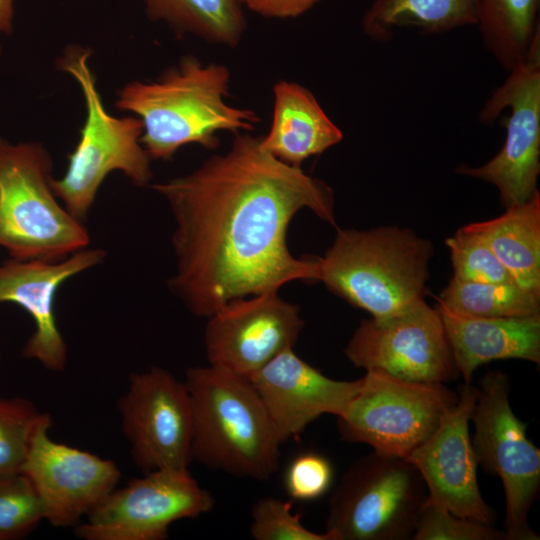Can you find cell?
<instances>
[{"label": "cell", "mask_w": 540, "mask_h": 540, "mask_svg": "<svg viewBox=\"0 0 540 540\" xmlns=\"http://www.w3.org/2000/svg\"><path fill=\"white\" fill-rule=\"evenodd\" d=\"M44 520L40 498L23 473L0 476V540L28 535Z\"/></svg>", "instance_id": "27"}, {"label": "cell", "mask_w": 540, "mask_h": 540, "mask_svg": "<svg viewBox=\"0 0 540 540\" xmlns=\"http://www.w3.org/2000/svg\"><path fill=\"white\" fill-rule=\"evenodd\" d=\"M268 411L282 443L324 414L340 416L361 379H331L288 348L248 378Z\"/></svg>", "instance_id": "18"}, {"label": "cell", "mask_w": 540, "mask_h": 540, "mask_svg": "<svg viewBox=\"0 0 540 540\" xmlns=\"http://www.w3.org/2000/svg\"><path fill=\"white\" fill-rule=\"evenodd\" d=\"M250 534L255 540H333L327 533H316L292 512L290 502L267 496L258 499L251 510Z\"/></svg>", "instance_id": "29"}, {"label": "cell", "mask_w": 540, "mask_h": 540, "mask_svg": "<svg viewBox=\"0 0 540 540\" xmlns=\"http://www.w3.org/2000/svg\"><path fill=\"white\" fill-rule=\"evenodd\" d=\"M52 169L41 143L0 139V247L13 259L59 261L90 244L84 222L54 194Z\"/></svg>", "instance_id": "5"}, {"label": "cell", "mask_w": 540, "mask_h": 540, "mask_svg": "<svg viewBox=\"0 0 540 540\" xmlns=\"http://www.w3.org/2000/svg\"><path fill=\"white\" fill-rule=\"evenodd\" d=\"M14 0H0V34H10L13 22Z\"/></svg>", "instance_id": "33"}, {"label": "cell", "mask_w": 540, "mask_h": 540, "mask_svg": "<svg viewBox=\"0 0 540 540\" xmlns=\"http://www.w3.org/2000/svg\"><path fill=\"white\" fill-rule=\"evenodd\" d=\"M478 0H374L361 26L371 40L387 42L400 29L441 34L476 25Z\"/></svg>", "instance_id": "22"}, {"label": "cell", "mask_w": 540, "mask_h": 540, "mask_svg": "<svg viewBox=\"0 0 540 540\" xmlns=\"http://www.w3.org/2000/svg\"><path fill=\"white\" fill-rule=\"evenodd\" d=\"M344 354L355 367L408 381L446 383L459 376L442 318L424 299L396 314L363 320Z\"/></svg>", "instance_id": "12"}, {"label": "cell", "mask_w": 540, "mask_h": 540, "mask_svg": "<svg viewBox=\"0 0 540 540\" xmlns=\"http://www.w3.org/2000/svg\"><path fill=\"white\" fill-rule=\"evenodd\" d=\"M304 322L278 291L240 298L208 317L204 343L210 365L249 378L293 348Z\"/></svg>", "instance_id": "15"}, {"label": "cell", "mask_w": 540, "mask_h": 540, "mask_svg": "<svg viewBox=\"0 0 540 540\" xmlns=\"http://www.w3.org/2000/svg\"><path fill=\"white\" fill-rule=\"evenodd\" d=\"M90 50L69 46L58 67L79 84L86 105V119L75 149L68 154L67 169L51 178V188L63 206L84 222L105 178L122 172L134 185L148 186L152 180L151 159L140 142V118H117L107 112L88 65Z\"/></svg>", "instance_id": "6"}, {"label": "cell", "mask_w": 540, "mask_h": 540, "mask_svg": "<svg viewBox=\"0 0 540 540\" xmlns=\"http://www.w3.org/2000/svg\"><path fill=\"white\" fill-rule=\"evenodd\" d=\"M476 388L471 442L478 465L502 482L505 540H538L528 515L540 490V449L510 405V382L504 372L486 373Z\"/></svg>", "instance_id": "9"}, {"label": "cell", "mask_w": 540, "mask_h": 540, "mask_svg": "<svg viewBox=\"0 0 540 540\" xmlns=\"http://www.w3.org/2000/svg\"><path fill=\"white\" fill-rule=\"evenodd\" d=\"M241 6L268 18L298 17L322 0H237Z\"/></svg>", "instance_id": "32"}, {"label": "cell", "mask_w": 540, "mask_h": 540, "mask_svg": "<svg viewBox=\"0 0 540 540\" xmlns=\"http://www.w3.org/2000/svg\"><path fill=\"white\" fill-rule=\"evenodd\" d=\"M476 397V386L464 383L456 406L434 433L405 459L423 478L427 501L457 516L492 525L494 512L480 492L478 463L469 432Z\"/></svg>", "instance_id": "16"}, {"label": "cell", "mask_w": 540, "mask_h": 540, "mask_svg": "<svg viewBox=\"0 0 540 540\" xmlns=\"http://www.w3.org/2000/svg\"><path fill=\"white\" fill-rule=\"evenodd\" d=\"M504 109L506 137L500 151L481 166L460 165L456 172L480 179L499 190L505 208L520 205L537 192L540 173V33L524 61L484 102L478 115L482 124L491 125Z\"/></svg>", "instance_id": "10"}, {"label": "cell", "mask_w": 540, "mask_h": 540, "mask_svg": "<svg viewBox=\"0 0 540 540\" xmlns=\"http://www.w3.org/2000/svg\"><path fill=\"white\" fill-rule=\"evenodd\" d=\"M213 506V495L188 468L154 470L115 488L75 526V534L83 540H165L172 523Z\"/></svg>", "instance_id": "11"}, {"label": "cell", "mask_w": 540, "mask_h": 540, "mask_svg": "<svg viewBox=\"0 0 540 540\" xmlns=\"http://www.w3.org/2000/svg\"><path fill=\"white\" fill-rule=\"evenodd\" d=\"M230 78L225 65L185 55L154 81L124 85L115 106L141 119L140 142L151 160H170L187 144L212 150L219 132L251 131L260 121L254 111L226 102Z\"/></svg>", "instance_id": "2"}, {"label": "cell", "mask_w": 540, "mask_h": 540, "mask_svg": "<svg viewBox=\"0 0 540 540\" xmlns=\"http://www.w3.org/2000/svg\"><path fill=\"white\" fill-rule=\"evenodd\" d=\"M101 248H83L59 261L18 260L0 265V303L22 307L33 319L34 332L22 349V356L44 368L60 372L67 363V346L55 317V296L71 277L102 263Z\"/></svg>", "instance_id": "17"}, {"label": "cell", "mask_w": 540, "mask_h": 540, "mask_svg": "<svg viewBox=\"0 0 540 540\" xmlns=\"http://www.w3.org/2000/svg\"><path fill=\"white\" fill-rule=\"evenodd\" d=\"M150 20L164 22L176 34L194 35L210 44L236 47L246 21L237 0H143Z\"/></svg>", "instance_id": "23"}, {"label": "cell", "mask_w": 540, "mask_h": 540, "mask_svg": "<svg viewBox=\"0 0 540 540\" xmlns=\"http://www.w3.org/2000/svg\"><path fill=\"white\" fill-rule=\"evenodd\" d=\"M118 410L122 432L139 468L145 472L188 468L193 414L184 382L158 366L132 373Z\"/></svg>", "instance_id": "13"}, {"label": "cell", "mask_w": 540, "mask_h": 540, "mask_svg": "<svg viewBox=\"0 0 540 540\" xmlns=\"http://www.w3.org/2000/svg\"><path fill=\"white\" fill-rule=\"evenodd\" d=\"M436 309L464 383H471L475 370L491 361L522 359L540 363V315L482 318Z\"/></svg>", "instance_id": "19"}, {"label": "cell", "mask_w": 540, "mask_h": 540, "mask_svg": "<svg viewBox=\"0 0 540 540\" xmlns=\"http://www.w3.org/2000/svg\"><path fill=\"white\" fill-rule=\"evenodd\" d=\"M193 414L192 460L228 474L268 480L282 444L250 380L210 365L186 370Z\"/></svg>", "instance_id": "3"}, {"label": "cell", "mask_w": 540, "mask_h": 540, "mask_svg": "<svg viewBox=\"0 0 540 540\" xmlns=\"http://www.w3.org/2000/svg\"><path fill=\"white\" fill-rule=\"evenodd\" d=\"M273 118L261 146L276 159L301 167L343 139L341 129L325 113L306 87L280 80L273 87Z\"/></svg>", "instance_id": "20"}, {"label": "cell", "mask_w": 540, "mask_h": 540, "mask_svg": "<svg viewBox=\"0 0 540 540\" xmlns=\"http://www.w3.org/2000/svg\"><path fill=\"white\" fill-rule=\"evenodd\" d=\"M459 393L444 383L416 382L369 370L344 412L341 438L381 454L406 458L456 406Z\"/></svg>", "instance_id": "8"}, {"label": "cell", "mask_w": 540, "mask_h": 540, "mask_svg": "<svg viewBox=\"0 0 540 540\" xmlns=\"http://www.w3.org/2000/svg\"><path fill=\"white\" fill-rule=\"evenodd\" d=\"M454 275L460 281L516 284L490 247L466 226L446 239Z\"/></svg>", "instance_id": "28"}, {"label": "cell", "mask_w": 540, "mask_h": 540, "mask_svg": "<svg viewBox=\"0 0 540 540\" xmlns=\"http://www.w3.org/2000/svg\"><path fill=\"white\" fill-rule=\"evenodd\" d=\"M432 255L431 242L408 228L339 229L318 258V280L373 318H383L424 299Z\"/></svg>", "instance_id": "4"}, {"label": "cell", "mask_w": 540, "mask_h": 540, "mask_svg": "<svg viewBox=\"0 0 540 540\" xmlns=\"http://www.w3.org/2000/svg\"><path fill=\"white\" fill-rule=\"evenodd\" d=\"M411 539L505 540V534L492 525L457 516L446 508L426 500Z\"/></svg>", "instance_id": "30"}, {"label": "cell", "mask_w": 540, "mask_h": 540, "mask_svg": "<svg viewBox=\"0 0 540 540\" xmlns=\"http://www.w3.org/2000/svg\"><path fill=\"white\" fill-rule=\"evenodd\" d=\"M505 209L466 227L485 241L517 285L540 293V193Z\"/></svg>", "instance_id": "21"}, {"label": "cell", "mask_w": 540, "mask_h": 540, "mask_svg": "<svg viewBox=\"0 0 540 540\" xmlns=\"http://www.w3.org/2000/svg\"><path fill=\"white\" fill-rule=\"evenodd\" d=\"M437 302V308L469 317L540 315V293L517 284L477 283L452 278L437 297Z\"/></svg>", "instance_id": "25"}, {"label": "cell", "mask_w": 540, "mask_h": 540, "mask_svg": "<svg viewBox=\"0 0 540 540\" xmlns=\"http://www.w3.org/2000/svg\"><path fill=\"white\" fill-rule=\"evenodd\" d=\"M150 187L175 221L176 272L167 287L194 315L208 318L233 300L318 280V258H295L287 230L304 208L336 226L333 189L273 157L260 137L237 133L224 154Z\"/></svg>", "instance_id": "1"}, {"label": "cell", "mask_w": 540, "mask_h": 540, "mask_svg": "<svg viewBox=\"0 0 540 540\" xmlns=\"http://www.w3.org/2000/svg\"><path fill=\"white\" fill-rule=\"evenodd\" d=\"M427 489L405 458L373 451L354 461L330 500L326 532L333 540H407Z\"/></svg>", "instance_id": "7"}, {"label": "cell", "mask_w": 540, "mask_h": 540, "mask_svg": "<svg viewBox=\"0 0 540 540\" xmlns=\"http://www.w3.org/2000/svg\"><path fill=\"white\" fill-rule=\"evenodd\" d=\"M48 416L25 398H0V476L21 473L35 432Z\"/></svg>", "instance_id": "26"}, {"label": "cell", "mask_w": 540, "mask_h": 540, "mask_svg": "<svg viewBox=\"0 0 540 540\" xmlns=\"http://www.w3.org/2000/svg\"><path fill=\"white\" fill-rule=\"evenodd\" d=\"M51 416L38 426L22 466L36 490L44 520L58 528L75 527L117 486V465L96 454L49 437Z\"/></svg>", "instance_id": "14"}, {"label": "cell", "mask_w": 540, "mask_h": 540, "mask_svg": "<svg viewBox=\"0 0 540 540\" xmlns=\"http://www.w3.org/2000/svg\"><path fill=\"white\" fill-rule=\"evenodd\" d=\"M333 475V466L327 457L304 452L289 463L284 474V487L293 500H316L330 489Z\"/></svg>", "instance_id": "31"}, {"label": "cell", "mask_w": 540, "mask_h": 540, "mask_svg": "<svg viewBox=\"0 0 540 540\" xmlns=\"http://www.w3.org/2000/svg\"><path fill=\"white\" fill-rule=\"evenodd\" d=\"M539 6L540 0H478L483 44L508 72L524 61L540 33Z\"/></svg>", "instance_id": "24"}]
</instances>
